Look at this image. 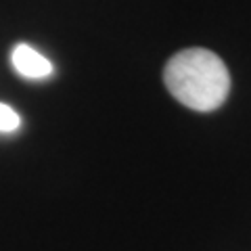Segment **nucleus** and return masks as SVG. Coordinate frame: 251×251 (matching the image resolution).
<instances>
[{"instance_id": "nucleus-1", "label": "nucleus", "mask_w": 251, "mask_h": 251, "mask_svg": "<svg viewBox=\"0 0 251 251\" xmlns=\"http://www.w3.org/2000/svg\"><path fill=\"white\" fill-rule=\"evenodd\" d=\"M163 82L178 103L193 111H214L230 92V74L224 61L207 49L176 52L163 69Z\"/></svg>"}, {"instance_id": "nucleus-3", "label": "nucleus", "mask_w": 251, "mask_h": 251, "mask_svg": "<svg viewBox=\"0 0 251 251\" xmlns=\"http://www.w3.org/2000/svg\"><path fill=\"white\" fill-rule=\"evenodd\" d=\"M21 126V117L13 107L0 103V132H15Z\"/></svg>"}, {"instance_id": "nucleus-2", "label": "nucleus", "mask_w": 251, "mask_h": 251, "mask_svg": "<svg viewBox=\"0 0 251 251\" xmlns=\"http://www.w3.org/2000/svg\"><path fill=\"white\" fill-rule=\"evenodd\" d=\"M11 63L15 72L23 77H27V80H44V77L52 75L54 72L52 63L42 52H38L36 49H31L29 44H23V42L13 49Z\"/></svg>"}]
</instances>
